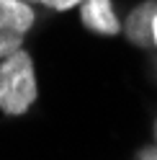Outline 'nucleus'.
Here are the masks:
<instances>
[{
  "mask_svg": "<svg viewBox=\"0 0 157 160\" xmlns=\"http://www.w3.org/2000/svg\"><path fill=\"white\" fill-rule=\"evenodd\" d=\"M80 21L95 34L103 36H116L121 34V21L113 13V3L111 0H83L80 5Z\"/></svg>",
  "mask_w": 157,
  "mask_h": 160,
  "instance_id": "nucleus-3",
  "label": "nucleus"
},
{
  "mask_svg": "<svg viewBox=\"0 0 157 160\" xmlns=\"http://www.w3.org/2000/svg\"><path fill=\"white\" fill-rule=\"evenodd\" d=\"M39 96L34 62L23 49L0 59V111L21 116L34 106Z\"/></svg>",
  "mask_w": 157,
  "mask_h": 160,
  "instance_id": "nucleus-1",
  "label": "nucleus"
},
{
  "mask_svg": "<svg viewBox=\"0 0 157 160\" xmlns=\"http://www.w3.org/2000/svg\"><path fill=\"white\" fill-rule=\"evenodd\" d=\"M152 42L157 47V16H155V21H152Z\"/></svg>",
  "mask_w": 157,
  "mask_h": 160,
  "instance_id": "nucleus-7",
  "label": "nucleus"
},
{
  "mask_svg": "<svg viewBox=\"0 0 157 160\" xmlns=\"http://www.w3.org/2000/svg\"><path fill=\"white\" fill-rule=\"evenodd\" d=\"M23 3H28V5H34V3H39V0H23Z\"/></svg>",
  "mask_w": 157,
  "mask_h": 160,
  "instance_id": "nucleus-8",
  "label": "nucleus"
},
{
  "mask_svg": "<svg viewBox=\"0 0 157 160\" xmlns=\"http://www.w3.org/2000/svg\"><path fill=\"white\" fill-rule=\"evenodd\" d=\"M155 132H157V127H155Z\"/></svg>",
  "mask_w": 157,
  "mask_h": 160,
  "instance_id": "nucleus-9",
  "label": "nucleus"
},
{
  "mask_svg": "<svg viewBox=\"0 0 157 160\" xmlns=\"http://www.w3.org/2000/svg\"><path fill=\"white\" fill-rule=\"evenodd\" d=\"M142 160H157V150H144Z\"/></svg>",
  "mask_w": 157,
  "mask_h": 160,
  "instance_id": "nucleus-6",
  "label": "nucleus"
},
{
  "mask_svg": "<svg viewBox=\"0 0 157 160\" xmlns=\"http://www.w3.org/2000/svg\"><path fill=\"white\" fill-rule=\"evenodd\" d=\"M39 3L52 8V11H70V8H77L83 0H39Z\"/></svg>",
  "mask_w": 157,
  "mask_h": 160,
  "instance_id": "nucleus-5",
  "label": "nucleus"
},
{
  "mask_svg": "<svg viewBox=\"0 0 157 160\" xmlns=\"http://www.w3.org/2000/svg\"><path fill=\"white\" fill-rule=\"evenodd\" d=\"M34 26V8L23 0H0V59L23 47L28 28Z\"/></svg>",
  "mask_w": 157,
  "mask_h": 160,
  "instance_id": "nucleus-2",
  "label": "nucleus"
},
{
  "mask_svg": "<svg viewBox=\"0 0 157 160\" xmlns=\"http://www.w3.org/2000/svg\"><path fill=\"white\" fill-rule=\"evenodd\" d=\"M155 16H157V3L155 0L136 5L129 13V18H126V23H124V31H126V36H129L136 47L155 44L152 42V21H155Z\"/></svg>",
  "mask_w": 157,
  "mask_h": 160,
  "instance_id": "nucleus-4",
  "label": "nucleus"
}]
</instances>
